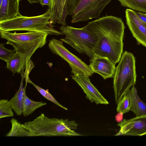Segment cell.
<instances>
[{
    "instance_id": "6da1fadb",
    "label": "cell",
    "mask_w": 146,
    "mask_h": 146,
    "mask_svg": "<svg viewBox=\"0 0 146 146\" xmlns=\"http://www.w3.org/2000/svg\"><path fill=\"white\" fill-rule=\"evenodd\" d=\"M82 28L96 41L94 54L108 58L115 65L119 62L125 28L121 19L106 15L88 22Z\"/></svg>"
},
{
    "instance_id": "7a4b0ae2",
    "label": "cell",
    "mask_w": 146,
    "mask_h": 146,
    "mask_svg": "<svg viewBox=\"0 0 146 146\" xmlns=\"http://www.w3.org/2000/svg\"><path fill=\"white\" fill-rule=\"evenodd\" d=\"M22 126L36 136H80L75 132L78 124L74 121L50 118L41 113L34 120L22 124Z\"/></svg>"
},
{
    "instance_id": "3957f363",
    "label": "cell",
    "mask_w": 146,
    "mask_h": 146,
    "mask_svg": "<svg viewBox=\"0 0 146 146\" xmlns=\"http://www.w3.org/2000/svg\"><path fill=\"white\" fill-rule=\"evenodd\" d=\"M50 9L44 13L37 16L28 17L20 14L12 19L0 21V30L36 31L49 35H63L61 31L55 29L51 20Z\"/></svg>"
},
{
    "instance_id": "277c9868",
    "label": "cell",
    "mask_w": 146,
    "mask_h": 146,
    "mask_svg": "<svg viewBox=\"0 0 146 146\" xmlns=\"http://www.w3.org/2000/svg\"><path fill=\"white\" fill-rule=\"evenodd\" d=\"M0 37L7 40L6 44L13 46L15 52L22 55L27 64L36 50L46 43L47 34L36 31L11 33L0 30Z\"/></svg>"
},
{
    "instance_id": "5b68a950",
    "label": "cell",
    "mask_w": 146,
    "mask_h": 146,
    "mask_svg": "<svg viewBox=\"0 0 146 146\" xmlns=\"http://www.w3.org/2000/svg\"><path fill=\"white\" fill-rule=\"evenodd\" d=\"M135 58L133 54L125 51L116 67L113 77L115 100L117 104L136 81Z\"/></svg>"
},
{
    "instance_id": "8992f818",
    "label": "cell",
    "mask_w": 146,
    "mask_h": 146,
    "mask_svg": "<svg viewBox=\"0 0 146 146\" xmlns=\"http://www.w3.org/2000/svg\"><path fill=\"white\" fill-rule=\"evenodd\" d=\"M111 0H66L68 15L72 23L100 17V14Z\"/></svg>"
},
{
    "instance_id": "52a82bcc",
    "label": "cell",
    "mask_w": 146,
    "mask_h": 146,
    "mask_svg": "<svg viewBox=\"0 0 146 146\" xmlns=\"http://www.w3.org/2000/svg\"><path fill=\"white\" fill-rule=\"evenodd\" d=\"M60 30L65 35L60 40L69 44L80 54L91 58L96 43L94 38L82 27L77 28L69 26H62Z\"/></svg>"
},
{
    "instance_id": "ba28073f",
    "label": "cell",
    "mask_w": 146,
    "mask_h": 146,
    "mask_svg": "<svg viewBox=\"0 0 146 146\" xmlns=\"http://www.w3.org/2000/svg\"><path fill=\"white\" fill-rule=\"evenodd\" d=\"M62 42L60 40L53 38L49 41V48L53 53L59 56L68 63L74 75L91 76L94 73L89 66L70 52L63 45Z\"/></svg>"
},
{
    "instance_id": "9c48e42d",
    "label": "cell",
    "mask_w": 146,
    "mask_h": 146,
    "mask_svg": "<svg viewBox=\"0 0 146 146\" xmlns=\"http://www.w3.org/2000/svg\"><path fill=\"white\" fill-rule=\"evenodd\" d=\"M117 125L120 129L115 136H141L146 135V115L123 119Z\"/></svg>"
},
{
    "instance_id": "30bf717a",
    "label": "cell",
    "mask_w": 146,
    "mask_h": 146,
    "mask_svg": "<svg viewBox=\"0 0 146 146\" xmlns=\"http://www.w3.org/2000/svg\"><path fill=\"white\" fill-rule=\"evenodd\" d=\"M126 23L133 36L137 41L146 48V24L130 9L125 11Z\"/></svg>"
},
{
    "instance_id": "8fae6325",
    "label": "cell",
    "mask_w": 146,
    "mask_h": 146,
    "mask_svg": "<svg viewBox=\"0 0 146 146\" xmlns=\"http://www.w3.org/2000/svg\"><path fill=\"white\" fill-rule=\"evenodd\" d=\"M89 77L83 75H73L72 79L81 88L86 95V98L91 102L96 104H107L109 102L91 83Z\"/></svg>"
},
{
    "instance_id": "7c38bea8",
    "label": "cell",
    "mask_w": 146,
    "mask_h": 146,
    "mask_svg": "<svg viewBox=\"0 0 146 146\" xmlns=\"http://www.w3.org/2000/svg\"><path fill=\"white\" fill-rule=\"evenodd\" d=\"M90 58L89 66L94 73L100 74L104 80L113 78L115 65L108 58L94 54Z\"/></svg>"
},
{
    "instance_id": "4fadbf2b",
    "label": "cell",
    "mask_w": 146,
    "mask_h": 146,
    "mask_svg": "<svg viewBox=\"0 0 146 146\" xmlns=\"http://www.w3.org/2000/svg\"><path fill=\"white\" fill-rule=\"evenodd\" d=\"M66 0H51L49 8L51 15V20L54 24L58 23L66 26V18L68 15L66 9Z\"/></svg>"
},
{
    "instance_id": "5bb4252c",
    "label": "cell",
    "mask_w": 146,
    "mask_h": 146,
    "mask_svg": "<svg viewBox=\"0 0 146 146\" xmlns=\"http://www.w3.org/2000/svg\"><path fill=\"white\" fill-rule=\"evenodd\" d=\"M20 0H2L0 5V21L10 20L19 15Z\"/></svg>"
},
{
    "instance_id": "9a60e30c",
    "label": "cell",
    "mask_w": 146,
    "mask_h": 146,
    "mask_svg": "<svg viewBox=\"0 0 146 146\" xmlns=\"http://www.w3.org/2000/svg\"><path fill=\"white\" fill-rule=\"evenodd\" d=\"M126 94L131 100L130 111L133 112L137 116L146 115V104L139 98L134 85L128 91Z\"/></svg>"
},
{
    "instance_id": "2e32d148",
    "label": "cell",
    "mask_w": 146,
    "mask_h": 146,
    "mask_svg": "<svg viewBox=\"0 0 146 146\" xmlns=\"http://www.w3.org/2000/svg\"><path fill=\"white\" fill-rule=\"evenodd\" d=\"M21 80L18 91L9 101L12 109L16 115H20L22 114L23 103L24 99V92L26 86L23 87V80L25 78L24 73L21 75Z\"/></svg>"
},
{
    "instance_id": "e0dca14e",
    "label": "cell",
    "mask_w": 146,
    "mask_h": 146,
    "mask_svg": "<svg viewBox=\"0 0 146 146\" xmlns=\"http://www.w3.org/2000/svg\"><path fill=\"white\" fill-rule=\"evenodd\" d=\"M6 63V68L13 74L20 73L21 75L24 73V70L27 65L23 56L17 52H15Z\"/></svg>"
},
{
    "instance_id": "ac0fdd59",
    "label": "cell",
    "mask_w": 146,
    "mask_h": 146,
    "mask_svg": "<svg viewBox=\"0 0 146 146\" xmlns=\"http://www.w3.org/2000/svg\"><path fill=\"white\" fill-rule=\"evenodd\" d=\"M12 127L10 131L5 135L6 137H31L33 135L24 128L16 119L12 118L10 120Z\"/></svg>"
},
{
    "instance_id": "d6986e66",
    "label": "cell",
    "mask_w": 146,
    "mask_h": 146,
    "mask_svg": "<svg viewBox=\"0 0 146 146\" xmlns=\"http://www.w3.org/2000/svg\"><path fill=\"white\" fill-rule=\"evenodd\" d=\"M46 104L45 102L35 101L29 99L27 96L25 90L22 114L25 117L28 116L32 114L37 109Z\"/></svg>"
},
{
    "instance_id": "ffe728a7",
    "label": "cell",
    "mask_w": 146,
    "mask_h": 146,
    "mask_svg": "<svg viewBox=\"0 0 146 146\" xmlns=\"http://www.w3.org/2000/svg\"><path fill=\"white\" fill-rule=\"evenodd\" d=\"M121 5L133 10L146 13V0H117Z\"/></svg>"
},
{
    "instance_id": "44dd1931",
    "label": "cell",
    "mask_w": 146,
    "mask_h": 146,
    "mask_svg": "<svg viewBox=\"0 0 146 146\" xmlns=\"http://www.w3.org/2000/svg\"><path fill=\"white\" fill-rule=\"evenodd\" d=\"M25 79L26 82V85H27V83L31 84L36 88L40 94L45 98L52 102L64 110H68L67 108L60 104L48 91L44 90V89L41 88L34 84L29 79V77L25 78Z\"/></svg>"
},
{
    "instance_id": "7402d4cb",
    "label": "cell",
    "mask_w": 146,
    "mask_h": 146,
    "mask_svg": "<svg viewBox=\"0 0 146 146\" xmlns=\"http://www.w3.org/2000/svg\"><path fill=\"white\" fill-rule=\"evenodd\" d=\"M11 104L8 100H0V119L12 117L14 114Z\"/></svg>"
},
{
    "instance_id": "603a6c76",
    "label": "cell",
    "mask_w": 146,
    "mask_h": 146,
    "mask_svg": "<svg viewBox=\"0 0 146 146\" xmlns=\"http://www.w3.org/2000/svg\"><path fill=\"white\" fill-rule=\"evenodd\" d=\"M131 102L129 96L126 94L117 103L116 110L117 112H121L123 114L130 111Z\"/></svg>"
},
{
    "instance_id": "cb8c5ba5",
    "label": "cell",
    "mask_w": 146,
    "mask_h": 146,
    "mask_svg": "<svg viewBox=\"0 0 146 146\" xmlns=\"http://www.w3.org/2000/svg\"><path fill=\"white\" fill-rule=\"evenodd\" d=\"M4 45L2 43L0 44V58L7 62L16 52L14 49L10 50L6 48Z\"/></svg>"
},
{
    "instance_id": "d4e9b609",
    "label": "cell",
    "mask_w": 146,
    "mask_h": 146,
    "mask_svg": "<svg viewBox=\"0 0 146 146\" xmlns=\"http://www.w3.org/2000/svg\"><path fill=\"white\" fill-rule=\"evenodd\" d=\"M135 12L139 18L146 24V14L139 11H135Z\"/></svg>"
},
{
    "instance_id": "484cf974",
    "label": "cell",
    "mask_w": 146,
    "mask_h": 146,
    "mask_svg": "<svg viewBox=\"0 0 146 146\" xmlns=\"http://www.w3.org/2000/svg\"><path fill=\"white\" fill-rule=\"evenodd\" d=\"M123 114L121 112H119L117 113L115 116V120L117 122L119 123L123 120Z\"/></svg>"
},
{
    "instance_id": "4316f807",
    "label": "cell",
    "mask_w": 146,
    "mask_h": 146,
    "mask_svg": "<svg viewBox=\"0 0 146 146\" xmlns=\"http://www.w3.org/2000/svg\"><path fill=\"white\" fill-rule=\"evenodd\" d=\"M40 3L42 6L46 5L49 8L51 4V0H40Z\"/></svg>"
},
{
    "instance_id": "83f0119b",
    "label": "cell",
    "mask_w": 146,
    "mask_h": 146,
    "mask_svg": "<svg viewBox=\"0 0 146 146\" xmlns=\"http://www.w3.org/2000/svg\"><path fill=\"white\" fill-rule=\"evenodd\" d=\"M30 3L33 4L34 3H40V0H27Z\"/></svg>"
}]
</instances>
